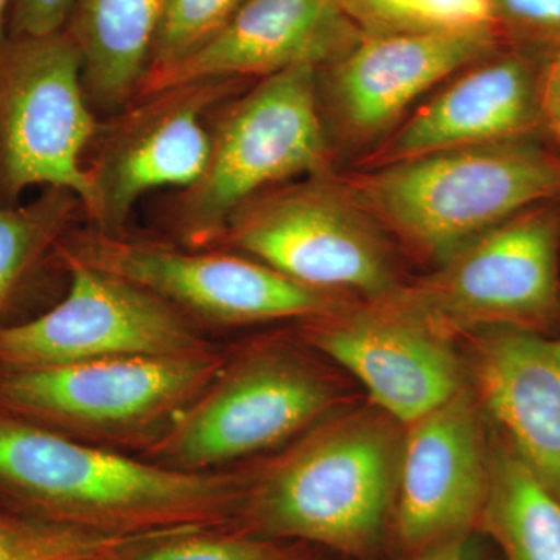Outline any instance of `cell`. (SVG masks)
Masks as SVG:
<instances>
[{
	"instance_id": "cell-10",
	"label": "cell",
	"mask_w": 560,
	"mask_h": 560,
	"mask_svg": "<svg viewBox=\"0 0 560 560\" xmlns=\"http://www.w3.org/2000/svg\"><path fill=\"white\" fill-rule=\"evenodd\" d=\"M65 257L130 280L183 313L232 326L326 318L355 304L308 289L253 257L179 250L124 235L95 232L73 242Z\"/></svg>"
},
{
	"instance_id": "cell-27",
	"label": "cell",
	"mask_w": 560,
	"mask_h": 560,
	"mask_svg": "<svg viewBox=\"0 0 560 560\" xmlns=\"http://www.w3.org/2000/svg\"><path fill=\"white\" fill-rule=\"evenodd\" d=\"M77 0H14L9 20L10 38L62 32Z\"/></svg>"
},
{
	"instance_id": "cell-21",
	"label": "cell",
	"mask_w": 560,
	"mask_h": 560,
	"mask_svg": "<svg viewBox=\"0 0 560 560\" xmlns=\"http://www.w3.org/2000/svg\"><path fill=\"white\" fill-rule=\"evenodd\" d=\"M179 530L113 533L27 512H0V560H109Z\"/></svg>"
},
{
	"instance_id": "cell-14",
	"label": "cell",
	"mask_w": 560,
	"mask_h": 560,
	"mask_svg": "<svg viewBox=\"0 0 560 560\" xmlns=\"http://www.w3.org/2000/svg\"><path fill=\"white\" fill-rule=\"evenodd\" d=\"M504 44L495 27L361 35L326 65L334 127L346 142L372 147L441 84Z\"/></svg>"
},
{
	"instance_id": "cell-29",
	"label": "cell",
	"mask_w": 560,
	"mask_h": 560,
	"mask_svg": "<svg viewBox=\"0 0 560 560\" xmlns=\"http://www.w3.org/2000/svg\"><path fill=\"white\" fill-rule=\"evenodd\" d=\"M540 110L545 127L560 124V49L550 55L541 68Z\"/></svg>"
},
{
	"instance_id": "cell-20",
	"label": "cell",
	"mask_w": 560,
	"mask_h": 560,
	"mask_svg": "<svg viewBox=\"0 0 560 560\" xmlns=\"http://www.w3.org/2000/svg\"><path fill=\"white\" fill-rule=\"evenodd\" d=\"M477 529L504 560H560V501L490 433V481Z\"/></svg>"
},
{
	"instance_id": "cell-28",
	"label": "cell",
	"mask_w": 560,
	"mask_h": 560,
	"mask_svg": "<svg viewBox=\"0 0 560 560\" xmlns=\"http://www.w3.org/2000/svg\"><path fill=\"white\" fill-rule=\"evenodd\" d=\"M411 555L408 560H486L481 541L474 537V533L453 537Z\"/></svg>"
},
{
	"instance_id": "cell-26",
	"label": "cell",
	"mask_w": 560,
	"mask_h": 560,
	"mask_svg": "<svg viewBox=\"0 0 560 560\" xmlns=\"http://www.w3.org/2000/svg\"><path fill=\"white\" fill-rule=\"evenodd\" d=\"M493 20L508 44L547 50L560 49V0H495Z\"/></svg>"
},
{
	"instance_id": "cell-2",
	"label": "cell",
	"mask_w": 560,
	"mask_h": 560,
	"mask_svg": "<svg viewBox=\"0 0 560 560\" xmlns=\"http://www.w3.org/2000/svg\"><path fill=\"white\" fill-rule=\"evenodd\" d=\"M404 433L372 405L331 412L246 475L237 514L256 536L370 555L394 514Z\"/></svg>"
},
{
	"instance_id": "cell-25",
	"label": "cell",
	"mask_w": 560,
	"mask_h": 560,
	"mask_svg": "<svg viewBox=\"0 0 560 560\" xmlns=\"http://www.w3.org/2000/svg\"><path fill=\"white\" fill-rule=\"evenodd\" d=\"M245 0H165L150 68L168 65L208 43Z\"/></svg>"
},
{
	"instance_id": "cell-16",
	"label": "cell",
	"mask_w": 560,
	"mask_h": 560,
	"mask_svg": "<svg viewBox=\"0 0 560 560\" xmlns=\"http://www.w3.org/2000/svg\"><path fill=\"white\" fill-rule=\"evenodd\" d=\"M490 481V433L470 386L405 427L394 522L411 552L474 533Z\"/></svg>"
},
{
	"instance_id": "cell-12",
	"label": "cell",
	"mask_w": 560,
	"mask_h": 560,
	"mask_svg": "<svg viewBox=\"0 0 560 560\" xmlns=\"http://www.w3.org/2000/svg\"><path fill=\"white\" fill-rule=\"evenodd\" d=\"M243 80L200 81L139 98L101 127V150L88 168L94 205L88 213L98 234L121 235L136 202L149 191L189 189L208 165L212 131L208 110Z\"/></svg>"
},
{
	"instance_id": "cell-1",
	"label": "cell",
	"mask_w": 560,
	"mask_h": 560,
	"mask_svg": "<svg viewBox=\"0 0 560 560\" xmlns=\"http://www.w3.org/2000/svg\"><path fill=\"white\" fill-rule=\"evenodd\" d=\"M245 481L130 458L0 411V493L38 517L113 533L221 528Z\"/></svg>"
},
{
	"instance_id": "cell-8",
	"label": "cell",
	"mask_w": 560,
	"mask_h": 560,
	"mask_svg": "<svg viewBox=\"0 0 560 560\" xmlns=\"http://www.w3.org/2000/svg\"><path fill=\"white\" fill-rule=\"evenodd\" d=\"M101 127L68 32L9 36L0 46V191L7 200L49 186L70 191L90 213L94 186L83 154Z\"/></svg>"
},
{
	"instance_id": "cell-30",
	"label": "cell",
	"mask_w": 560,
	"mask_h": 560,
	"mask_svg": "<svg viewBox=\"0 0 560 560\" xmlns=\"http://www.w3.org/2000/svg\"><path fill=\"white\" fill-rule=\"evenodd\" d=\"M14 0H0V46L9 39V20Z\"/></svg>"
},
{
	"instance_id": "cell-18",
	"label": "cell",
	"mask_w": 560,
	"mask_h": 560,
	"mask_svg": "<svg viewBox=\"0 0 560 560\" xmlns=\"http://www.w3.org/2000/svg\"><path fill=\"white\" fill-rule=\"evenodd\" d=\"M467 337L482 416L560 501V335L493 327Z\"/></svg>"
},
{
	"instance_id": "cell-13",
	"label": "cell",
	"mask_w": 560,
	"mask_h": 560,
	"mask_svg": "<svg viewBox=\"0 0 560 560\" xmlns=\"http://www.w3.org/2000/svg\"><path fill=\"white\" fill-rule=\"evenodd\" d=\"M304 337L364 386L372 407L404 427L469 385L452 338L385 302L308 320Z\"/></svg>"
},
{
	"instance_id": "cell-23",
	"label": "cell",
	"mask_w": 560,
	"mask_h": 560,
	"mask_svg": "<svg viewBox=\"0 0 560 560\" xmlns=\"http://www.w3.org/2000/svg\"><path fill=\"white\" fill-rule=\"evenodd\" d=\"M361 35L495 27V0H337ZM497 28V27H495ZM499 31V28H497Z\"/></svg>"
},
{
	"instance_id": "cell-4",
	"label": "cell",
	"mask_w": 560,
	"mask_h": 560,
	"mask_svg": "<svg viewBox=\"0 0 560 560\" xmlns=\"http://www.w3.org/2000/svg\"><path fill=\"white\" fill-rule=\"evenodd\" d=\"M329 162L319 66L264 77L213 128L206 171L176 208V231L190 249L219 245L243 205L287 180L327 173Z\"/></svg>"
},
{
	"instance_id": "cell-22",
	"label": "cell",
	"mask_w": 560,
	"mask_h": 560,
	"mask_svg": "<svg viewBox=\"0 0 560 560\" xmlns=\"http://www.w3.org/2000/svg\"><path fill=\"white\" fill-rule=\"evenodd\" d=\"M79 200L70 191L50 189L20 209H0V312L25 276L60 237Z\"/></svg>"
},
{
	"instance_id": "cell-11",
	"label": "cell",
	"mask_w": 560,
	"mask_h": 560,
	"mask_svg": "<svg viewBox=\"0 0 560 560\" xmlns=\"http://www.w3.org/2000/svg\"><path fill=\"white\" fill-rule=\"evenodd\" d=\"M65 260L70 272L65 300L38 318L0 329V370L186 355L210 348L171 302L113 272Z\"/></svg>"
},
{
	"instance_id": "cell-5",
	"label": "cell",
	"mask_w": 560,
	"mask_h": 560,
	"mask_svg": "<svg viewBox=\"0 0 560 560\" xmlns=\"http://www.w3.org/2000/svg\"><path fill=\"white\" fill-rule=\"evenodd\" d=\"M560 201L534 206L378 300L448 338L493 327L559 335Z\"/></svg>"
},
{
	"instance_id": "cell-9",
	"label": "cell",
	"mask_w": 560,
	"mask_h": 560,
	"mask_svg": "<svg viewBox=\"0 0 560 560\" xmlns=\"http://www.w3.org/2000/svg\"><path fill=\"white\" fill-rule=\"evenodd\" d=\"M337 390L307 360L257 350L224 364L205 393L147 445V458L172 469L209 471L278 447L331 415Z\"/></svg>"
},
{
	"instance_id": "cell-7",
	"label": "cell",
	"mask_w": 560,
	"mask_h": 560,
	"mask_svg": "<svg viewBox=\"0 0 560 560\" xmlns=\"http://www.w3.org/2000/svg\"><path fill=\"white\" fill-rule=\"evenodd\" d=\"M219 245L308 289L361 302L383 300L404 283L385 232L330 172L257 195L231 217Z\"/></svg>"
},
{
	"instance_id": "cell-31",
	"label": "cell",
	"mask_w": 560,
	"mask_h": 560,
	"mask_svg": "<svg viewBox=\"0 0 560 560\" xmlns=\"http://www.w3.org/2000/svg\"><path fill=\"white\" fill-rule=\"evenodd\" d=\"M548 131H550L551 135L555 136V138L558 139L560 142V124L552 125V127L548 128Z\"/></svg>"
},
{
	"instance_id": "cell-6",
	"label": "cell",
	"mask_w": 560,
	"mask_h": 560,
	"mask_svg": "<svg viewBox=\"0 0 560 560\" xmlns=\"http://www.w3.org/2000/svg\"><path fill=\"white\" fill-rule=\"evenodd\" d=\"M228 363L209 348L186 355L116 357L0 372V411L77 440H158Z\"/></svg>"
},
{
	"instance_id": "cell-24",
	"label": "cell",
	"mask_w": 560,
	"mask_h": 560,
	"mask_svg": "<svg viewBox=\"0 0 560 560\" xmlns=\"http://www.w3.org/2000/svg\"><path fill=\"white\" fill-rule=\"evenodd\" d=\"M109 560H298L278 539L195 528L149 541Z\"/></svg>"
},
{
	"instance_id": "cell-17",
	"label": "cell",
	"mask_w": 560,
	"mask_h": 560,
	"mask_svg": "<svg viewBox=\"0 0 560 560\" xmlns=\"http://www.w3.org/2000/svg\"><path fill=\"white\" fill-rule=\"evenodd\" d=\"M360 38L337 0H245L208 43L147 70L135 101L200 81L264 79L296 65L323 68Z\"/></svg>"
},
{
	"instance_id": "cell-3",
	"label": "cell",
	"mask_w": 560,
	"mask_h": 560,
	"mask_svg": "<svg viewBox=\"0 0 560 560\" xmlns=\"http://www.w3.org/2000/svg\"><path fill=\"white\" fill-rule=\"evenodd\" d=\"M334 178L385 235L438 267L523 210L560 201V151L526 138Z\"/></svg>"
},
{
	"instance_id": "cell-15",
	"label": "cell",
	"mask_w": 560,
	"mask_h": 560,
	"mask_svg": "<svg viewBox=\"0 0 560 560\" xmlns=\"http://www.w3.org/2000/svg\"><path fill=\"white\" fill-rule=\"evenodd\" d=\"M544 65L523 49L497 50L431 92L353 162L372 171L444 151L536 138Z\"/></svg>"
},
{
	"instance_id": "cell-19",
	"label": "cell",
	"mask_w": 560,
	"mask_h": 560,
	"mask_svg": "<svg viewBox=\"0 0 560 560\" xmlns=\"http://www.w3.org/2000/svg\"><path fill=\"white\" fill-rule=\"evenodd\" d=\"M165 0H77L65 31L83 58L91 108L117 113L150 68Z\"/></svg>"
}]
</instances>
